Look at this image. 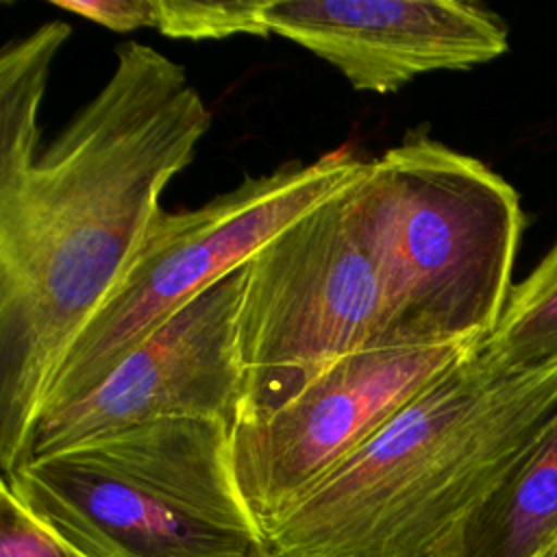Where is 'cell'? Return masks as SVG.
<instances>
[{"instance_id":"1","label":"cell","mask_w":557,"mask_h":557,"mask_svg":"<svg viewBox=\"0 0 557 557\" xmlns=\"http://www.w3.org/2000/svg\"><path fill=\"white\" fill-rule=\"evenodd\" d=\"M211 126L183 65L139 41L28 170L0 185V468L28 455L48 387L113 292L161 194Z\"/></svg>"},{"instance_id":"2","label":"cell","mask_w":557,"mask_h":557,"mask_svg":"<svg viewBox=\"0 0 557 557\" xmlns=\"http://www.w3.org/2000/svg\"><path fill=\"white\" fill-rule=\"evenodd\" d=\"M481 344L265 529L276 557L440 555L557 411V361L507 374Z\"/></svg>"},{"instance_id":"3","label":"cell","mask_w":557,"mask_h":557,"mask_svg":"<svg viewBox=\"0 0 557 557\" xmlns=\"http://www.w3.org/2000/svg\"><path fill=\"white\" fill-rule=\"evenodd\" d=\"M2 483L85 557H276L224 420L135 424L33 457Z\"/></svg>"},{"instance_id":"4","label":"cell","mask_w":557,"mask_h":557,"mask_svg":"<svg viewBox=\"0 0 557 557\" xmlns=\"http://www.w3.org/2000/svg\"><path fill=\"white\" fill-rule=\"evenodd\" d=\"M361 185L383 272L379 348L485 342L513 287L516 189L424 128L368 161Z\"/></svg>"},{"instance_id":"5","label":"cell","mask_w":557,"mask_h":557,"mask_svg":"<svg viewBox=\"0 0 557 557\" xmlns=\"http://www.w3.org/2000/svg\"><path fill=\"white\" fill-rule=\"evenodd\" d=\"M366 165L246 263V396L237 420L278 409L335 361L379 348L383 272L361 185Z\"/></svg>"},{"instance_id":"6","label":"cell","mask_w":557,"mask_h":557,"mask_svg":"<svg viewBox=\"0 0 557 557\" xmlns=\"http://www.w3.org/2000/svg\"><path fill=\"white\" fill-rule=\"evenodd\" d=\"M363 165L366 159L342 146L311 163L292 161L270 174L246 176L198 209L161 211L113 292L65 352L39 413L94 392L159 324L246 265Z\"/></svg>"},{"instance_id":"7","label":"cell","mask_w":557,"mask_h":557,"mask_svg":"<svg viewBox=\"0 0 557 557\" xmlns=\"http://www.w3.org/2000/svg\"><path fill=\"white\" fill-rule=\"evenodd\" d=\"M472 346L359 350L278 409L237 420L235 479L263 533Z\"/></svg>"},{"instance_id":"8","label":"cell","mask_w":557,"mask_h":557,"mask_svg":"<svg viewBox=\"0 0 557 557\" xmlns=\"http://www.w3.org/2000/svg\"><path fill=\"white\" fill-rule=\"evenodd\" d=\"M246 265L222 276L144 337L89 394L39 413L26 461L163 418L237 422L246 396L239 309Z\"/></svg>"},{"instance_id":"9","label":"cell","mask_w":557,"mask_h":557,"mask_svg":"<svg viewBox=\"0 0 557 557\" xmlns=\"http://www.w3.org/2000/svg\"><path fill=\"white\" fill-rule=\"evenodd\" d=\"M263 22L372 94L487 63L509 44L494 11L463 0H265Z\"/></svg>"},{"instance_id":"10","label":"cell","mask_w":557,"mask_h":557,"mask_svg":"<svg viewBox=\"0 0 557 557\" xmlns=\"http://www.w3.org/2000/svg\"><path fill=\"white\" fill-rule=\"evenodd\" d=\"M557 542V411L524 459L437 557H537Z\"/></svg>"},{"instance_id":"11","label":"cell","mask_w":557,"mask_h":557,"mask_svg":"<svg viewBox=\"0 0 557 557\" xmlns=\"http://www.w3.org/2000/svg\"><path fill=\"white\" fill-rule=\"evenodd\" d=\"M70 33L61 20L46 22L0 52V185L22 176L39 154V107Z\"/></svg>"},{"instance_id":"12","label":"cell","mask_w":557,"mask_h":557,"mask_svg":"<svg viewBox=\"0 0 557 557\" xmlns=\"http://www.w3.org/2000/svg\"><path fill=\"white\" fill-rule=\"evenodd\" d=\"M481 346L507 374L557 361V242L533 272L511 287L496 329Z\"/></svg>"},{"instance_id":"13","label":"cell","mask_w":557,"mask_h":557,"mask_svg":"<svg viewBox=\"0 0 557 557\" xmlns=\"http://www.w3.org/2000/svg\"><path fill=\"white\" fill-rule=\"evenodd\" d=\"M265 0H157L154 30L170 39H226L233 35L268 37L263 22Z\"/></svg>"},{"instance_id":"14","label":"cell","mask_w":557,"mask_h":557,"mask_svg":"<svg viewBox=\"0 0 557 557\" xmlns=\"http://www.w3.org/2000/svg\"><path fill=\"white\" fill-rule=\"evenodd\" d=\"M0 557H85L39 522L0 481Z\"/></svg>"},{"instance_id":"15","label":"cell","mask_w":557,"mask_h":557,"mask_svg":"<svg viewBox=\"0 0 557 557\" xmlns=\"http://www.w3.org/2000/svg\"><path fill=\"white\" fill-rule=\"evenodd\" d=\"M52 4L113 33L154 28L157 22V0H52Z\"/></svg>"},{"instance_id":"16","label":"cell","mask_w":557,"mask_h":557,"mask_svg":"<svg viewBox=\"0 0 557 557\" xmlns=\"http://www.w3.org/2000/svg\"><path fill=\"white\" fill-rule=\"evenodd\" d=\"M537 557H557V542H553L544 553H540Z\"/></svg>"}]
</instances>
